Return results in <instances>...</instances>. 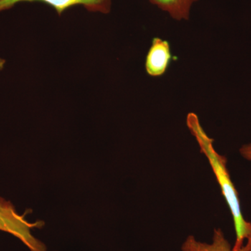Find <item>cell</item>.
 Here are the masks:
<instances>
[{
  "label": "cell",
  "instance_id": "6da1fadb",
  "mask_svg": "<svg viewBox=\"0 0 251 251\" xmlns=\"http://www.w3.org/2000/svg\"><path fill=\"white\" fill-rule=\"evenodd\" d=\"M186 126L193 136L196 138L201 151L209 161L216 180L219 183L223 196L230 210L235 229L236 241L234 250H239L245 245H251V223L243 216L239 195L231 179L227 168L226 157L216 151L214 139L203 129L198 116L194 112H189L186 117Z\"/></svg>",
  "mask_w": 251,
  "mask_h": 251
},
{
  "label": "cell",
  "instance_id": "7a4b0ae2",
  "mask_svg": "<svg viewBox=\"0 0 251 251\" xmlns=\"http://www.w3.org/2000/svg\"><path fill=\"white\" fill-rule=\"evenodd\" d=\"M44 223H30L16 211L12 203L0 197V231L12 234L30 251H47L45 244L34 237L31 229Z\"/></svg>",
  "mask_w": 251,
  "mask_h": 251
},
{
  "label": "cell",
  "instance_id": "3957f363",
  "mask_svg": "<svg viewBox=\"0 0 251 251\" xmlns=\"http://www.w3.org/2000/svg\"><path fill=\"white\" fill-rule=\"evenodd\" d=\"M39 1L53 8L59 16L70 8L82 6L91 12L108 14L111 10L112 0H0V12L14 7L21 2Z\"/></svg>",
  "mask_w": 251,
  "mask_h": 251
},
{
  "label": "cell",
  "instance_id": "277c9868",
  "mask_svg": "<svg viewBox=\"0 0 251 251\" xmlns=\"http://www.w3.org/2000/svg\"><path fill=\"white\" fill-rule=\"evenodd\" d=\"M169 41L154 37L145 59V70L150 76L161 77L169 69L173 60Z\"/></svg>",
  "mask_w": 251,
  "mask_h": 251
},
{
  "label": "cell",
  "instance_id": "5b68a950",
  "mask_svg": "<svg viewBox=\"0 0 251 251\" xmlns=\"http://www.w3.org/2000/svg\"><path fill=\"white\" fill-rule=\"evenodd\" d=\"M251 247L244 246L239 250H234L228 241L225 237L221 229H214L212 243L208 244L199 242L193 236H188L185 240L181 250L182 251H249Z\"/></svg>",
  "mask_w": 251,
  "mask_h": 251
},
{
  "label": "cell",
  "instance_id": "8992f818",
  "mask_svg": "<svg viewBox=\"0 0 251 251\" xmlns=\"http://www.w3.org/2000/svg\"><path fill=\"white\" fill-rule=\"evenodd\" d=\"M198 0H149L175 21H188L193 5Z\"/></svg>",
  "mask_w": 251,
  "mask_h": 251
},
{
  "label": "cell",
  "instance_id": "52a82bcc",
  "mask_svg": "<svg viewBox=\"0 0 251 251\" xmlns=\"http://www.w3.org/2000/svg\"><path fill=\"white\" fill-rule=\"evenodd\" d=\"M239 153L243 158L251 162V143L243 145L239 150Z\"/></svg>",
  "mask_w": 251,
  "mask_h": 251
},
{
  "label": "cell",
  "instance_id": "ba28073f",
  "mask_svg": "<svg viewBox=\"0 0 251 251\" xmlns=\"http://www.w3.org/2000/svg\"><path fill=\"white\" fill-rule=\"evenodd\" d=\"M5 61L4 59H0V71L1 70V69H3V67H4Z\"/></svg>",
  "mask_w": 251,
  "mask_h": 251
},
{
  "label": "cell",
  "instance_id": "9c48e42d",
  "mask_svg": "<svg viewBox=\"0 0 251 251\" xmlns=\"http://www.w3.org/2000/svg\"><path fill=\"white\" fill-rule=\"evenodd\" d=\"M249 251H251V248L250 249H249Z\"/></svg>",
  "mask_w": 251,
  "mask_h": 251
},
{
  "label": "cell",
  "instance_id": "30bf717a",
  "mask_svg": "<svg viewBox=\"0 0 251 251\" xmlns=\"http://www.w3.org/2000/svg\"></svg>",
  "mask_w": 251,
  "mask_h": 251
}]
</instances>
